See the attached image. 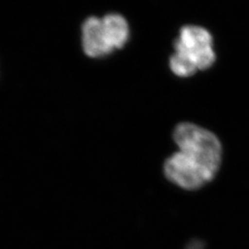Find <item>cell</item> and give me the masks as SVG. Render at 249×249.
I'll use <instances>...</instances> for the list:
<instances>
[{"label": "cell", "instance_id": "obj_1", "mask_svg": "<svg viewBox=\"0 0 249 249\" xmlns=\"http://www.w3.org/2000/svg\"><path fill=\"white\" fill-rule=\"evenodd\" d=\"M174 46L176 53L170 59V68L179 77L187 78L197 71H205L216 60L212 35L202 27L181 28Z\"/></svg>", "mask_w": 249, "mask_h": 249}, {"label": "cell", "instance_id": "obj_2", "mask_svg": "<svg viewBox=\"0 0 249 249\" xmlns=\"http://www.w3.org/2000/svg\"><path fill=\"white\" fill-rule=\"evenodd\" d=\"M174 140L188 160L216 177L222 162L223 149L213 132L196 124L182 123L175 128Z\"/></svg>", "mask_w": 249, "mask_h": 249}, {"label": "cell", "instance_id": "obj_3", "mask_svg": "<svg viewBox=\"0 0 249 249\" xmlns=\"http://www.w3.org/2000/svg\"><path fill=\"white\" fill-rule=\"evenodd\" d=\"M83 51L89 57L106 56L116 49L110 28L104 18L89 17L81 27Z\"/></svg>", "mask_w": 249, "mask_h": 249}, {"label": "cell", "instance_id": "obj_4", "mask_svg": "<svg viewBox=\"0 0 249 249\" xmlns=\"http://www.w3.org/2000/svg\"><path fill=\"white\" fill-rule=\"evenodd\" d=\"M185 249H205L204 242L199 239H194L187 244Z\"/></svg>", "mask_w": 249, "mask_h": 249}]
</instances>
